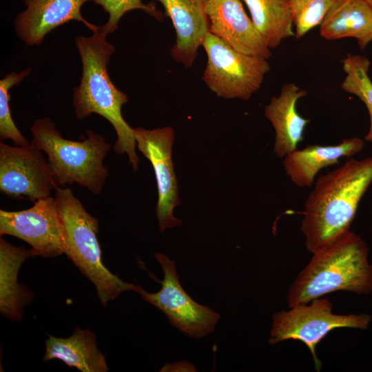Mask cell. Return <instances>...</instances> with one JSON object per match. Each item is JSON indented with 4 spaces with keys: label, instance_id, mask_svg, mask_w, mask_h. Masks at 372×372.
Here are the masks:
<instances>
[{
    "label": "cell",
    "instance_id": "cell-16",
    "mask_svg": "<svg viewBox=\"0 0 372 372\" xmlns=\"http://www.w3.org/2000/svg\"><path fill=\"white\" fill-rule=\"evenodd\" d=\"M364 147V141L358 137L344 139L335 145H307L285 156L284 169L297 187H310L320 169L338 164L342 157H352Z\"/></svg>",
    "mask_w": 372,
    "mask_h": 372
},
{
    "label": "cell",
    "instance_id": "cell-24",
    "mask_svg": "<svg viewBox=\"0 0 372 372\" xmlns=\"http://www.w3.org/2000/svg\"><path fill=\"white\" fill-rule=\"evenodd\" d=\"M95 3L101 6L109 14L107 22L103 25L109 33H112L118 28L121 18L127 12L140 9L158 20L163 19V14L156 9L155 5L150 3L147 5L143 3L141 0H93Z\"/></svg>",
    "mask_w": 372,
    "mask_h": 372
},
{
    "label": "cell",
    "instance_id": "cell-4",
    "mask_svg": "<svg viewBox=\"0 0 372 372\" xmlns=\"http://www.w3.org/2000/svg\"><path fill=\"white\" fill-rule=\"evenodd\" d=\"M55 190L63 254L94 284L102 305L124 291L137 292L139 285L124 282L103 265L98 219L85 210L70 187H56Z\"/></svg>",
    "mask_w": 372,
    "mask_h": 372
},
{
    "label": "cell",
    "instance_id": "cell-9",
    "mask_svg": "<svg viewBox=\"0 0 372 372\" xmlns=\"http://www.w3.org/2000/svg\"><path fill=\"white\" fill-rule=\"evenodd\" d=\"M56 187L41 150L31 143L12 147L0 143V190L3 194L34 203L50 196Z\"/></svg>",
    "mask_w": 372,
    "mask_h": 372
},
{
    "label": "cell",
    "instance_id": "cell-20",
    "mask_svg": "<svg viewBox=\"0 0 372 372\" xmlns=\"http://www.w3.org/2000/svg\"><path fill=\"white\" fill-rule=\"evenodd\" d=\"M243 1L251 21L269 48H275L283 39L295 36L289 0Z\"/></svg>",
    "mask_w": 372,
    "mask_h": 372
},
{
    "label": "cell",
    "instance_id": "cell-22",
    "mask_svg": "<svg viewBox=\"0 0 372 372\" xmlns=\"http://www.w3.org/2000/svg\"><path fill=\"white\" fill-rule=\"evenodd\" d=\"M31 68L21 72H12L0 81V136L1 139H10L17 146H28L30 143L16 127L10 112L9 93L14 85H19L30 74Z\"/></svg>",
    "mask_w": 372,
    "mask_h": 372
},
{
    "label": "cell",
    "instance_id": "cell-19",
    "mask_svg": "<svg viewBox=\"0 0 372 372\" xmlns=\"http://www.w3.org/2000/svg\"><path fill=\"white\" fill-rule=\"evenodd\" d=\"M54 359L81 372H105L109 369L105 356L97 348L96 334L78 327L67 338L49 335L43 360Z\"/></svg>",
    "mask_w": 372,
    "mask_h": 372
},
{
    "label": "cell",
    "instance_id": "cell-10",
    "mask_svg": "<svg viewBox=\"0 0 372 372\" xmlns=\"http://www.w3.org/2000/svg\"><path fill=\"white\" fill-rule=\"evenodd\" d=\"M136 146L150 161L158 188L156 217L161 232L181 225L174 216L175 207L180 205L178 187L172 158L174 131L171 127L154 130L134 129Z\"/></svg>",
    "mask_w": 372,
    "mask_h": 372
},
{
    "label": "cell",
    "instance_id": "cell-6",
    "mask_svg": "<svg viewBox=\"0 0 372 372\" xmlns=\"http://www.w3.org/2000/svg\"><path fill=\"white\" fill-rule=\"evenodd\" d=\"M333 304L323 297L316 298L307 304L281 310L272 316L269 343L274 345L288 340H299L309 349L317 371L322 362L316 355L317 344L332 330L336 328L366 329L371 316L362 314H336L333 312Z\"/></svg>",
    "mask_w": 372,
    "mask_h": 372
},
{
    "label": "cell",
    "instance_id": "cell-13",
    "mask_svg": "<svg viewBox=\"0 0 372 372\" xmlns=\"http://www.w3.org/2000/svg\"><path fill=\"white\" fill-rule=\"evenodd\" d=\"M87 1L90 0H25L27 8L16 17L15 32L28 45L41 44L47 34L72 20L96 32L101 27L87 21L81 14L82 5Z\"/></svg>",
    "mask_w": 372,
    "mask_h": 372
},
{
    "label": "cell",
    "instance_id": "cell-26",
    "mask_svg": "<svg viewBox=\"0 0 372 372\" xmlns=\"http://www.w3.org/2000/svg\"><path fill=\"white\" fill-rule=\"evenodd\" d=\"M372 9V0H364Z\"/></svg>",
    "mask_w": 372,
    "mask_h": 372
},
{
    "label": "cell",
    "instance_id": "cell-8",
    "mask_svg": "<svg viewBox=\"0 0 372 372\" xmlns=\"http://www.w3.org/2000/svg\"><path fill=\"white\" fill-rule=\"evenodd\" d=\"M154 256L163 271V279L158 280L161 289L156 293L137 291L143 300L155 306L169 322L190 338H200L211 333L220 314L208 307L196 302L183 289L176 269V262L160 252Z\"/></svg>",
    "mask_w": 372,
    "mask_h": 372
},
{
    "label": "cell",
    "instance_id": "cell-17",
    "mask_svg": "<svg viewBox=\"0 0 372 372\" xmlns=\"http://www.w3.org/2000/svg\"><path fill=\"white\" fill-rule=\"evenodd\" d=\"M327 40L355 38L360 48L372 41V9L364 0H335L320 25Z\"/></svg>",
    "mask_w": 372,
    "mask_h": 372
},
{
    "label": "cell",
    "instance_id": "cell-23",
    "mask_svg": "<svg viewBox=\"0 0 372 372\" xmlns=\"http://www.w3.org/2000/svg\"><path fill=\"white\" fill-rule=\"evenodd\" d=\"M295 26V37L300 39L320 25L335 0H289Z\"/></svg>",
    "mask_w": 372,
    "mask_h": 372
},
{
    "label": "cell",
    "instance_id": "cell-5",
    "mask_svg": "<svg viewBox=\"0 0 372 372\" xmlns=\"http://www.w3.org/2000/svg\"><path fill=\"white\" fill-rule=\"evenodd\" d=\"M30 131V143L47 154L56 187L76 183L95 194L102 192L108 176L103 160L111 147L103 136L89 130L82 141L65 139L49 118L36 120Z\"/></svg>",
    "mask_w": 372,
    "mask_h": 372
},
{
    "label": "cell",
    "instance_id": "cell-12",
    "mask_svg": "<svg viewBox=\"0 0 372 372\" xmlns=\"http://www.w3.org/2000/svg\"><path fill=\"white\" fill-rule=\"evenodd\" d=\"M203 1L209 32L240 52L266 59L271 56L240 0Z\"/></svg>",
    "mask_w": 372,
    "mask_h": 372
},
{
    "label": "cell",
    "instance_id": "cell-3",
    "mask_svg": "<svg viewBox=\"0 0 372 372\" xmlns=\"http://www.w3.org/2000/svg\"><path fill=\"white\" fill-rule=\"evenodd\" d=\"M368 254L366 243L351 231L312 254L287 290L289 308L338 291L371 293L372 265Z\"/></svg>",
    "mask_w": 372,
    "mask_h": 372
},
{
    "label": "cell",
    "instance_id": "cell-2",
    "mask_svg": "<svg viewBox=\"0 0 372 372\" xmlns=\"http://www.w3.org/2000/svg\"><path fill=\"white\" fill-rule=\"evenodd\" d=\"M107 34L102 26L90 37L76 38L83 69L80 84L74 89L73 105L79 119L96 113L110 121L117 134L114 151L118 154H127L135 171L139 159L134 131L121 114V107L128 98L115 87L108 74L107 65L114 46L107 41Z\"/></svg>",
    "mask_w": 372,
    "mask_h": 372
},
{
    "label": "cell",
    "instance_id": "cell-14",
    "mask_svg": "<svg viewBox=\"0 0 372 372\" xmlns=\"http://www.w3.org/2000/svg\"><path fill=\"white\" fill-rule=\"evenodd\" d=\"M163 6L176 30L172 58L191 67L198 50L209 32V23L203 0H157Z\"/></svg>",
    "mask_w": 372,
    "mask_h": 372
},
{
    "label": "cell",
    "instance_id": "cell-7",
    "mask_svg": "<svg viewBox=\"0 0 372 372\" xmlns=\"http://www.w3.org/2000/svg\"><path fill=\"white\" fill-rule=\"evenodd\" d=\"M203 46L207 56L203 80L219 97L249 100L270 70L266 59L240 52L211 32Z\"/></svg>",
    "mask_w": 372,
    "mask_h": 372
},
{
    "label": "cell",
    "instance_id": "cell-21",
    "mask_svg": "<svg viewBox=\"0 0 372 372\" xmlns=\"http://www.w3.org/2000/svg\"><path fill=\"white\" fill-rule=\"evenodd\" d=\"M342 62L345 77L341 88L358 96L366 105L370 127L364 140L372 142V81L369 76L370 61L364 56L348 54Z\"/></svg>",
    "mask_w": 372,
    "mask_h": 372
},
{
    "label": "cell",
    "instance_id": "cell-15",
    "mask_svg": "<svg viewBox=\"0 0 372 372\" xmlns=\"http://www.w3.org/2000/svg\"><path fill=\"white\" fill-rule=\"evenodd\" d=\"M307 94L296 84L287 83L265 107V115L275 130L273 150L279 158L297 149L304 138V129L310 120L299 114L296 105Z\"/></svg>",
    "mask_w": 372,
    "mask_h": 372
},
{
    "label": "cell",
    "instance_id": "cell-11",
    "mask_svg": "<svg viewBox=\"0 0 372 372\" xmlns=\"http://www.w3.org/2000/svg\"><path fill=\"white\" fill-rule=\"evenodd\" d=\"M0 235H10L28 242L43 258L63 254L60 220L55 198L34 203L21 211L0 210Z\"/></svg>",
    "mask_w": 372,
    "mask_h": 372
},
{
    "label": "cell",
    "instance_id": "cell-18",
    "mask_svg": "<svg viewBox=\"0 0 372 372\" xmlns=\"http://www.w3.org/2000/svg\"><path fill=\"white\" fill-rule=\"evenodd\" d=\"M34 256L33 249L13 246L0 238V311L11 320H21L23 307L33 298L25 287L18 284L17 276L23 262Z\"/></svg>",
    "mask_w": 372,
    "mask_h": 372
},
{
    "label": "cell",
    "instance_id": "cell-1",
    "mask_svg": "<svg viewBox=\"0 0 372 372\" xmlns=\"http://www.w3.org/2000/svg\"><path fill=\"white\" fill-rule=\"evenodd\" d=\"M372 182V157L348 158L320 176L304 203L300 229L307 251L327 247L350 230L361 198Z\"/></svg>",
    "mask_w": 372,
    "mask_h": 372
},
{
    "label": "cell",
    "instance_id": "cell-25",
    "mask_svg": "<svg viewBox=\"0 0 372 372\" xmlns=\"http://www.w3.org/2000/svg\"><path fill=\"white\" fill-rule=\"evenodd\" d=\"M196 367L186 360L166 364L161 371H196Z\"/></svg>",
    "mask_w": 372,
    "mask_h": 372
}]
</instances>
